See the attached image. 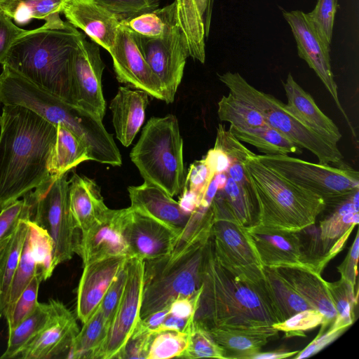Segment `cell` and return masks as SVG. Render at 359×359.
I'll return each mask as SVG.
<instances>
[{
    "label": "cell",
    "mask_w": 359,
    "mask_h": 359,
    "mask_svg": "<svg viewBox=\"0 0 359 359\" xmlns=\"http://www.w3.org/2000/svg\"><path fill=\"white\" fill-rule=\"evenodd\" d=\"M345 330L327 329L323 333H318L316 337L302 351H299L294 358L301 359L310 357L337 339Z\"/></svg>",
    "instance_id": "cell-56"
},
{
    "label": "cell",
    "mask_w": 359,
    "mask_h": 359,
    "mask_svg": "<svg viewBox=\"0 0 359 359\" xmlns=\"http://www.w3.org/2000/svg\"><path fill=\"white\" fill-rule=\"evenodd\" d=\"M194 320L206 330L219 327L272 326L280 322L264 280L251 281L229 271L215 255L211 236L207 244Z\"/></svg>",
    "instance_id": "cell-2"
},
{
    "label": "cell",
    "mask_w": 359,
    "mask_h": 359,
    "mask_svg": "<svg viewBox=\"0 0 359 359\" xmlns=\"http://www.w3.org/2000/svg\"><path fill=\"white\" fill-rule=\"evenodd\" d=\"M62 13L92 41L108 52L114 46L121 22L96 0H66Z\"/></svg>",
    "instance_id": "cell-23"
},
{
    "label": "cell",
    "mask_w": 359,
    "mask_h": 359,
    "mask_svg": "<svg viewBox=\"0 0 359 359\" xmlns=\"http://www.w3.org/2000/svg\"><path fill=\"white\" fill-rule=\"evenodd\" d=\"M229 130L240 141L253 145L265 155H288L302 152L299 146L269 125L249 128L230 126Z\"/></svg>",
    "instance_id": "cell-36"
},
{
    "label": "cell",
    "mask_w": 359,
    "mask_h": 359,
    "mask_svg": "<svg viewBox=\"0 0 359 359\" xmlns=\"http://www.w3.org/2000/svg\"><path fill=\"white\" fill-rule=\"evenodd\" d=\"M244 168L257 205V224L302 231L315 224L326 209L320 196L291 182L255 156Z\"/></svg>",
    "instance_id": "cell-5"
},
{
    "label": "cell",
    "mask_w": 359,
    "mask_h": 359,
    "mask_svg": "<svg viewBox=\"0 0 359 359\" xmlns=\"http://www.w3.org/2000/svg\"><path fill=\"white\" fill-rule=\"evenodd\" d=\"M76 336L67 358L98 359L105 342L108 326L98 306Z\"/></svg>",
    "instance_id": "cell-38"
},
{
    "label": "cell",
    "mask_w": 359,
    "mask_h": 359,
    "mask_svg": "<svg viewBox=\"0 0 359 359\" xmlns=\"http://www.w3.org/2000/svg\"><path fill=\"white\" fill-rule=\"evenodd\" d=\"M326 285L337 311L336 318L328 328L346 330L354 321L357 288L341 278L335 282L326 281Z\"/></svg>",
    "instance_id": "cell-42"
},
{
    "label": "cell",
    "mask_w": 359,
    "mask_h": 359,
    "mask_svg": "<svg viewBox=\"0 0 359 359\" xmlns=\"http://www.w3.org/2000/svg\"><path fill=\"white\" fill-rule=\"evenodd\" d=\"M214 175L215 174L203 158L196 161L190 166L189 172L186 176L183 190L189 191L195 194L201 204L205 192Z\"/></svg>",
    "instance_id": "cell-51"
},
{
    "label": "cell",
    "mask_w": 359,
    "mask_h": 359,
    "mask_svg": "<svg viewBox=\"0 0 359 359\" xmlns=\"http://www.w3.org/2000/svg\"><path fill=\"white\" fill-rule=\"evenodd\" d=\"M2 67L0 74L1 104L25 107L55 126H64L81 140L88 151L90 161L110 165L119 161V150L102 120L39 87L7 66Z\"/></svg>",
    "instance_id": "cell-4"
},
{
    "label": "cell",
    "mask_w": 359,
    "mask_h": 359,
    "mask_svg": "<svg viewBox=\"0 0 359 359\" xmlns=\"http://www.w3.org/2000/svg\"><path fill=\"white\" fill-rule=\"evenodd\" d=\"M227 176L232 178L237 184L250 188V184L244 168V163L240 162L231 163L227 172Z\"/></svg>",
    "instance_id": "cell-61"
},
{
    "label": "cell",
    "mask_w": 359,
    "mask_h": 359,
    "mask_svg": "<svg viewBox=\"0 0 359 359\" xmlns=\"http://www.w3.org/2000/svg\"><path fill=\"white\" fill-rule=\"evenodd\" d=\"M126 280V264L109 286L99 306L108 329L120 303Z\"/></svg>",
    "instance_id": "cell-53"
},
{
    "label": "cell",
    "mask_w": 359,
    "mask_h": 359,
    "mask_svg": "<svg viewBox=\"0 0 359 359\" xmlns=\"http://www.w3.org/2000/svg\"><path fill=\"white\" fill-rule=\"evenodd\" d=\"M178 24L187 40L189 55L204 63L212 0H175Z\"/></svg>",
    "instance_id": "cell-30"
},
{
    "label": "cell",
    "mask_w": 359,
    "mask_h": 359,
    "mask_svg": "<svg viewBox=\"0 0 359 359\" xmlns=\"http://www.w3.org/2000/svg\"><path fill=\"white\" fill-rule=\"evenodd\" d=\"M83 34L68 22L62 26L44 23L18 38L1 65L73 104L72 64Z\"/></svg>",
    "instance_id": "cell-3"
},
{
    "label": "cell",
    "mask_w": 359,
    "mask_h": 359,
    "mask_svg": "<svg viewBox=\"0 0 359 359\" xmlns=\"http://www.w3.org/2000/svg\"><path fill=\"white\" fill-rule=\"evenodd\" d=\"M212 208L211 238L217 258L234 276L251 281H261L264 266L246 227L237 222L218 193L212 201Z\"/></svg>",
    "instance_id": "cell-11"
},
{
    "label": "cell",
    "mask_w": 359,
    "mask_h": 359,
    "mask_svg": "<svg viewBox=\"0 0 359 359\" xmlns=\"http://www.w3.org/2000/svg\"><path fill=\"white\" fill-rule=\"evenodd\" d=\"M29 219L20 221L0 256V318L4 317L11 286L29 229Z\"/></svg>",
    "instance_id": "cell-37"
},
{
    "label": "cell",
    "mask_w": 359,
    "mask_h": 359,
    "mask_svg": "<svg viewBox=\"0 0 359 359\" xmlns=\"http://www.w3.org/2000/svg\"><path fill=\"white\" fill-rule=\"evenodd\" d=\"M56 128V138L48 161L50 175L68 172L81 163L90 161L86 145L78 136L62 125Z\"/></svg>",
    "instance_id": "cell-32"
},
{
    "label": "cell",
    "mask_w": 359,
    "mask_h": 359,
    "mask_svg": "<svg viewBox=\"0 0 359 359\" xmlns=\"http://www.w3.org/2000/svg\"><path fill=\"white\" fill-rule=\"evenodd\" d=\"M104 69L100 46L87 41L83 34L74 50L72 64L73 104L102 121L106 104L101 82Z\"/></svg>",
    "instance_id": "cell-14"
},
{
    "label": "cell",
    "mask_w": 359,
    "mask_h": 359,
    "mask_svg": "<svg viewBox=\"0 0 359 359\" xmlns=\"http://www.w3.org/2000/svg\"><path fill=\"white\" fill-rule=\"evenodd\" d=\"M125 236L131 257L136 256L144 261H153L169 255L179 237L169 227L130 207Z\"/></svg>",
    "instance_id": "cell-21"
},
{
    "label": "cell",
    "mask_w": 359,
    "mask_h": 359,
    "mask_svg": "<svg viewBox=\"0 0 359 359\" xmlns=\"http://www.w3.org/2000/svg\"><path fill=\"white\" fill-rule=\"evenodd\" d=\"M69 182L70 212L77 230L84 234L104 217L109 208L93 180L74 173Z\"/></svg>",
    "instance_id": "cell-26"
},
{
    "label": "cell",
    "mask_w": 359,
    "mask_h": 359,
    "mask_svg": "<svg viewBox=\"0 0 359 359\" xmlns=\"http://www.w3.org/2000/svg\"><path fill=\"white\" fill-rule=\"evenodd\" d=\"M301 295L311 306L324 316L319 333H323L334 322L337 311L330 297L328 290L321 274L305 267H272Z\"/></svg>",
    "instance_id": "cell-25"
},
{
    "label": "cell",
    "mask_w": 359,
    "mask_h": 359,
    "mask_svg": "<svg viewBox=\"0 0 359 359\" xmlns=\"http://www.w3.org/2000/svg\"><path fill=\"white\" fill-rule=\"evenodd\" d=\"M144 270L142 259L136 256L129 257L123 292L98 359H119L125 344L140 320Z\"/></svg>",
    "instance_id": "cell-13"
},
{
    "label": "cell",
    "mask_w": 359,
    "mask_h": 359,
    "mask_svg": "<svg viewBox=\"0 0 359 359\" xmlns=\"http://www.w3.org/2000/svg\"><path fill=\"white\" fill-rule=\"evenodd\" d=\"M67 175H50L34 191L23 196L29 204V220L52 240L56 266L72 258L77 242V229L69 205Z\"/></svg>",
    "instance_id": "cell-9"
},
{
    "label": "cell",
    "mask_w": 359,
    "mask_h": 359,
    "mask_svg": "<svg viewBox=\"0 0 359 359\" xmlns=\"http://www.w3.org/2000/svg\"><path fill=\"white\" fill-rule=\"evenodd\" d=\"M54 312L52 299L39 303L34 311L8 331L7 348L0 358H18L27 344L48 324Z\"/></svg>",
    "instance_id": "cell-35"
},
{
    "label": "cell",
    "mask_w": 359,
    "mask_h": 359,
    "mask_svg": "<svg viewBox=\"0 0 359 359\" xmlns=\"http://www.w3.org/2000/svg\"><path fill=\"white\" fill-rule=\"evenodd\" d=\"M194 318V316L190 318H182L169 314L163 322L152 331V333L156 334L163 331H184Z\"/></svg>",
    "instance_id": "cell-59"
},
{
    "label": "cell",
    "mask_w": 359,
    "mask_h": 359,
    "mask_svg": "<svg viewBox=\"0 0 359 359\" xmlns=\"http://www.w3.org/2000/svg\"><path fill=\"white\" fill-rule=\"evenodd\" d=\"M55 267L52 240L45 230L29 220L7 308L15 302L35 275L39 274L46 280L52 276Z\"/></svg>",
    "instance_id": "cell-19"
},
{
    "label": "cell",
    "mask_w": 359,
    "mask_h": 359,
    "mask_svg": "<svg viewBox=\"0 0 359 359\" xmlns=\"http://www.w3.org/2000/svg\"><path fill=\"white\" fill-rule=\"evenodd\" d=\"M176 25L179 24L175 1L161 8L121 22V25L132 33L147 38L161 37Z\"/></svg>",
    "instance_id": "cell-39"
},
{
    "label": "cell",
    "mask_w": 359,
    "mask_h": 359,
    "mask_svg": "<svg viewBox=\"0 0 359 359\" xmlns=\"http://www.w3.org/2000/svg\"><path fill=\"white\" fill-rule=\"evenodd\" d=\"M127 213L128 208L109 209L101 221L81 234L75 252L81 257L83 265L109 257H131L125 236Z\"/></svg>",
    "instance_id": "cell-18"
},
{
    "label": "cell",
    "mask_w": 359,
    "mask_h": 359,
    "mask_svg": "<svg viewBox=\"0 0 359 359\" xmlns=\"http://www.w3.org/2000/svg\"><path fill=\"white\" fill-rule=\"evenodd\" d=\"M29 31L18 27L0 10V64H2L13 43Z\"/></svg>",
    "instance_id": "cell-54"
},
{
    "label": "cell",
    "mask_w": 359,
    "mask_h": 359,
    "mask_svg": "<svg viewBox=\"0 0 359 359\" xmlns=\"http://www.w3.org/2000/svg\"><path fill=\"white\" fill-rule=\"evenodd\" d=\"M56 126L25 107L6 104L0 116V210L50 175L48 161Z\"/></svg>",
    "instance_id": "cell-1"
},
{
    "label": "cell",
    "mask_w": 359,
    "mask_h": 359,
    "mask_svg": "<svg viewBox=\"0 0 359 359\" xmlns=\"http://www.w3.org/2000/svg\"><path fill=\"white\" fill-rule=\"evenodd\" d=\"M43 280L39 274H36L24 289L15 302L9 306L5 313L8 330L15 327L21 321L29 316L36 309L39 285Z\"/></svg>",
    "instance_id": "cell-44"
},
{
    "label": "cell",
    "mask_w": 359,
    "mask_h": 359,
    "mask_svg": "<svg viewBox=\"0 0 359 359\" xmlns=\"http://www.w3.org/2000/svg\"><path fill=\"white\" fill-rule=\"evenodd\" d=\"M263 273L267 294L280 322L299 311L312 309L274 268L264 266Z\"/></svg>",
    "instance_id": "cell-34"
},
{
    "label": "cell",
    "mask_w": 359,
    "mask_h": 359,
    "mask_svg": "<svg viewBox=\"0 0 359 359\" xmlns=\"http://www.w3.org/2000/svg\"><path fill=\"white\" fill-rule=\"evenodd\" d=\"M323 315L313 309L299 311L287 319L278 322L272 326L285 333V337H304V332L313 329L324 322Z\"/></svg>",
    "instance_id": "cell-48"
},
{
    "label": "cell",
    "mask_w": 359,
    "mask_h": 359,
    "mask_svg": "<svg viewBox=\"0 0 359 359\" xmlns=\"http://www.w3.org/2000/svg\"><path fill=\"white\" fill-rule=\"evenodd\" d=\"M153 335L149 330L142 326L140 320L125 344L119 359H147Z\"/></svg>",
    "instance_id": "cell-52"
},
{
    "label": "cell",
    "mask_w": 359,
    "mask_h": 359,
    "mask_svg": "<svg viewBox=\"0 0 359 359\" xmlns=\"http://www.w3.org/2000/svg\"><path fill=\"white\" fill-rule=\"evenodd\" d=\"M120 21H126L158 8L162 0H96Z\"/></svg>",
    "instance_id": "cell-49"
},
{
    "label": "cell",
    "mask_w": 359,
    "mask_h": 359,
    "mask_svg": "<svg viewBox=\"0 0 359 359\" xmlns=\"http://www.w3.org/2000/svg\"><path fill=\"white\" fill-rule=\"evenodd\" d=\"M299 351H286L283 350H278L269 352H259L253 359H281L292 357L296 355Z\"/></svg>",
    "instance_id": "cell-62"
},
{
    "label": "cell",
    "mask_w": 359,
    "mask_h": 359,
    "mask_svg": "<svg viewBox=\"0 0 359 359\" xmlns=\"http://www.w3.org/2000/svg\"><path fill=\"white\" fill-rule=\"evenodd\" d=\"M148 104L147 93L128 87H119L111 101L109 108L116 138L124 147L131 144L142 127Z\"/></svg>",
    "instance_id": "cell-29"
},
{
    "label": "cell",
    "mask_w": 359,
    "mask_h": 359,
    "mask_svg": "<svg viewBox=\"0 0 359 359\" xmlns=\"http://www.w3.org/2000/svg\"><path fill=\"white\" fill-rule=\"evenodd\" d=\"M170 314L169 308L166 307L163 309L155 311L144 318H140V323L142 326L151 332L157 328Z\"/></svg>",
    "instance_id": "cell-60"
},
{
    "label": "cell",
    "mask_w": 359,
    "mask_h": 359,
    "mask_svg": "<svg viewBox=\"0 0 359 359\" xmlns=\"http://www.w3.org/2000/svg\"><path fill=\"white\" fill-rule=\"evenodd\" d=\"M132 34L144 59L162 84L165 102L172 103L183 76L187 58L190 56L184 33L176 25L161 37L147 38Z\"/></svg>",
    "instance_id": "cell-12"
},
{
    "label": "cell",
    "mask_w": 359,
    "mask_h": 359,
    "mask_svg": "<svg viewBox=\"0 0 359 359\" xmlns=\"http://www.w3.org/2000/svg\"><path fill=\"white\" fill-rule=\"evenodd\" d=\"M207 331L224 350L225 359H253L279 332L273 326L219 327Z\"/></svg>",
    "instance_id": "cell-28"
},
{
    "label": "cell",
    "mask_w": 359,
    "mask_h": 359,
    "mask_svg": "<svg viewBox=\"0 0 359 359\" xmlns=\"http://www.w3.org/2000/svg\"><path fill=\"white\" fill-rule=\"evenodd\" d=\"M211 235L177 245L170 253L144 261L140 318L168 307L176 299L191 297L201 290L207 244Z\"/></svg>",
    "instance_id": "cell-6"
},
{
    "label": "cell",
    "mask_w": 359,
    "mask_h": 359,
    "mask_svg": "<svg viewBox=\"0 0 359 359\" xmlns=\"http://www.w3.org/2000/svg\"><path fill=\"white\" fill-rule=\"evenodd\" d=\"M202 358L225 359L224 351L209 332L194 320L190 330L189 344L181 358Z\"/></svg>",
    "instance_id": "cell-46"
},
{
    "label": "cell",
    "mask_w": 359,
    "mask_h": 359,
    "mask_svg": "<svg viewBox=\"0 0 359 359\" xmlns=\"http://www.w3.org/2000/svg\"><path fill=\"white\" fill-rule=\"evenodd\" d=\"M0 256L20 220L29 219V204L23 197L0 210Z\"/></svg>",
    "instance_id": "cell-47"
},
{
    "label": "cell",
    "mask_w": 359,
    "mask_h": 359,
    "mask_svg": "<svg viewBox=\"0 0 359 359\" xmlns=\"http://www.w3.org/2000/svg\"><path fill=\"white\" fill-rule=\"evenodd\" d=\"M214 147L226 154L231 163H245L256 154L243 145L241 141L236 137L229 130H226L222 124H219L217 127Z\"/></svg>",
    "instance_id": "cell-50"
},
{
    "label": "cell",
    "mask_w": 359,
    "mask_h": 359,
    "mask_svg": "<svg viewBox=\"0 0 359 359\" xmlns=\"http://www.w3.org/2000/svg\"><path fill=\"white\" fill-rule=\"evenodd\" d=\"M255 158L294 184L320 196L332 208L359 189V173L341 162L339 166L314 163L288 155H258Z\"/></svg>",
    "instance_id": "cell-10"
},
{
    "label": "cell",
    "mask_w": 359,
    "mask_h": 359,
    "mask_svg": "<svg viewBox=\"0 0 359 359\" xmlns=\"http://www.w3.org/2000/svg\"><path fill=\"white\" fill-rule=\"evenodd\" d=\"M218 117L231 126L249 128L267 126L264 117L255 108L231 93L223 95L218 102Z\"/></svg>",
    "instance_id": "cell-41"
},
{
    "label": "cell",
    "mask_w": 359,
    "mask_h": 359,
    "mask_svg": "<svg viewBox=\"0 0 359 359\" xmlns=\"http://www.w3.org/2000/svg\"><path fill=\"white\" fill-rule=\"evenodd\" d=\"M213 173L226 172L231 164L229 156L222 151L213 147L203 158Z\"/></svg>",
    "instance_id": "cell-58"
},
{
    "label": "cell",
    "mask_w": 359,
    "mask_h": 359,
    "mask_svg": "<svg viewBox=\"0 0 359 359\" xmlns=\"http://www.w3.org/2000/svg\"><path fill=\"white\" fill-rule=\"evenodd\" d=\"M359 255V236L357 231L355 240L349 248L344 260L337 267L341 278L350 283L353 287H356V278L358 275L357 265Z\"/></svg>",
    "instance_id": "cell-55"
},
{
    "label": "cell",
    "mask_w": 359,
    "mask_h": 359,
    "mask_svg": "<svg viewBox=\"0 0 359 359\" xmlns=\"http://www.w3.org/2000/svg\"><path fill=\"white\" fill-rule=\"evenodd\" d=\"M218 78L238 98L257 110L267 124L280 132L300 148L313 153L321 164L341 163L344 158L333 144L305 126L285 108V104L272 95L250 85L238 72H227Z\"/></svg>",
    "instance_id": "cell-8"
},
{
    "label": "cell",
    "mask_w": 359,
    "mask_h": 359,
    "mask_svg": "<svg viewBox=\"0 0 359 359\" xmlns=\"http://www.w3.org/2000/svg\"><path fill=\"white\" fill-rule=\"evenodd\" d=\"M246 229L263 266H299L316 272L307 254L300 231L259 224L246 227Z\"/></svg>",
    "instance_id": "cell-15"
},
{
    "label": "cell",
    "mask_w": 359,
    "mask_h": 359,
    "mask_svg": "<svg viewBox=\"0 0 359 359\" xmlns=\"http://www.w3.org/2000/svg\"><path fill=\"white\" fill-rule=\"evenodd\" d=\"M200 293L201 290L191 297H181L172 301L168 306L170 314L182 318L194 317L198 306Z\"/></svg>",
    "instance_id": "cell-57"
},
{
    "label": "cell",
    "mask_w": 359,
    "mask_h": 359,
    "mask_svg": "<svg viewBox=\"0 0 359 359\" xmlns=\"http://www.w3.org/2000/svg\"><path fill=\"white\" fill-rule=\"evenodd\" d=\"M337 7V0H318L314 9L305 13L309 24L328 48H330Z\"/></svg>",
    "instance_id": "cell-45"
},
{
    "label": "cell",
    "mask_w": 359,
    "mask_h": 359,
    "mask_svg": "<svg viewBox=\"0 0 359 359\" xmlns=\"http://www.w3.org/2000/svg\"><path fill=\"white\" fill-rule=\"evenodd\" d=\"M130 208L153 218L180 235L187 224L191 214L186 212L176 201L161 189L144 182L128 187Z\"/></svg>",
    "instance_id": "cell-24"
},
{
    "label": "cell",
    "mask_w": 359,
    "mask_h": 359,
    "mask_svg": "<svg viewBox=\"0 0 359 359\" xmlns=\"http://www.w3.org/2000/svg\"><path fill=\"white\" fill-rule=\"evenodd\" d=\"M194 319L184 331H163L154 334L147 359L181 358L190 341V330Z\"/></svg>",
    "instance_id": "cell-43"
},
{
    "label": "cell",
    "mask_w": 359,
    "mask_h": 359,
    "mask_svg": "<svg viewBox=\"0 0 359 359\" xmlns=\"http://www.w3.org/2000/svg\"><path fill=\"white\" fill-rule=\"evenodd\" d=\"M130 257L113 256L83 265L76 296V316L84 323L100 306L109 286Z\"/></svg>",
    "instance_id": "cell-22"
},
{
    "label": "cell",
    "mask_w": 359,
    "mask_h": 359,
    "mask_svg": "<svg viewBox=\"0 0 359 359\" xmlns=\"http://www.w3.org/2000/svg\"><path fill=\"white\" fill-rule=\"evenodd\" d=\"M52 302L54 312L48 324L27 344L18 358H67L79 329L74 315L62 302L55 299H52Z\"/></svg>",
    "instance_id": "cell-20"
},
{
    "label": "cell",
    "mask_w": 359,
    "mask_h": 359,
    "mask_svg": "<svg viewBox=\"0 0 359 359\" xmlns=\"http://www.w3.org/2000/svg\"><path fill=\"white\" fill-rule=\"evenodd\" d=\"M109 53L119 83L144 90L149 95L165 102L162 84L144 59L132 32L120 25Z\"/></svg>",
    "instance_id": "cell-16"
},
{
    "label": "cell",
    "mask_w": 359,
    "mask_h": 359,
    "mask_svg": "<svg viewBox=\"0 0 359 359\" xmlns=\"http://www.w3.org/2000/svg\"><path fill=\"white\" fill-rule=\"evenodd\" d=\"M130 157L145 182L172 197L182 194L186 180L183 140L175 116L151 118Z\"/></svg>",
    "instance_id": "cell-7"
},
{
    "label": "cell",
    "mask_w": 359,
    "mask_h": 359,
    "mask_svg": "<svg viewBox=\"0 0 359 359\" xmlns=\"http://www.w3.org/2000/svg\"><path fill=\"white\" fill-rule=\"evenodd\" d=\"M358 222L359 189H357L332 207L330 213L320 222L319 238L325 257L334 243Z\"/></svg>",
    "instance_id": "cell-31"
},
{
    "label": "cell",
    "mask_w": 359,
    "mask_h": 359,
    "mask_svg": "<svg viewBox=\"0 0 359 359\" xmlns=\"http://www.w3.org/2000/svg\"><path fill=\"white\" fill-rule=\"evenodd\" d=\"M283 85L287 99L285 104L287 111L327 141L337 145L341 133L332 120L320 109L311 95L295 81L290 73Z\"/></svg>",
    "instance_id": "cell-27"
},
{
    "label": "cell",
    "mask_w": 359,
    "mask_h": 359,
    "mask_svg": "<svg viewBox=\"0 0 359 359\" xmlns=\"http://www.w3.org/2000/svg\"><path fill=\"white\" fill-rule=\"evenodd\" d=\"M217 193L222 196L240 224L249 227L257 224V205L251 187H243L227 177L224 188Z\"/></svg>",
    "instance_id": "cell-40"
},
{
    "label": "cell",
    "mask_w": 359,
    "mask_h": 359,
    "mask_svg": "<svg viewBox=\"0 0 359 359\" xmlns=\"http://www.w3.org/2000/svg\"><path fill=\"white\" fill-rule=\"evenodd\" d=\"M294 37L299 56L317 74L331 95L339 110L355 136L353 126L344 110L338 95L337 85L330 64V48L326 46L307 20L305 13L301 11H283Z\"/></svg>",
    "instance_id": "cell-17"
},
{
    "label": "cell",
    "mask_w": 359,
    "mask_h": 359,
    "mask_svg": "<svg viewBox=\"0 0 359 359\" xmlns=\"http://www.w3.org/2000/svg\"><path fill=\"white\" fill-rule=\"evenodd\" d=\"M66 0H0V10L18 25H26L32 19L46 24L62 26L60 14Z\"/></svg>",
    "instance_id": "cell-33"
}]
</instances>
